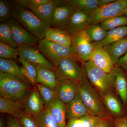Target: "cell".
Returning a JSON list of instances; mask_svg holds the SVG:
<instances>
[{"instance_id":"obj_43","label":"cell","mask_w":127,"mask_h":127,"mask_svg":"<svg viewBox=\"0 0 127 127\" xmlns=\"http://www.w3.org/2000/svg\"><path fill=\"white\" fill-rule=\"evenodd\" d=\"M116 0H98L99 6L105 5L114 2Z\"/></svg>"},{"instance_id":"obj_6","label":"cell","mask_w":127,"mask_h":127,"mask_svg":"<svg viewBox=\"0 0 127 127\" xmlns=\"http://www.w3.org/2000/svg\"><path fill=\"white\" fill-rule=\"evenodd\" d=\"M127 7V0H116L105 5L99 6L89 15V25L99 24L103 21L123 15Z\"/></svg>"},{"instance_id":"obj_19","label":"cell","mask_w":127,"mask_h":127,"mask_svg":"<svg viewBox=\"0 0 127 127\" xmlns=\"http://www.w3.org/2000/svg\"><path fill=\"white\" fill-rule=\"evenodd\" d=\"M23 102L26 113L32 116L39 115L44 109L43 103L36 88H33Z\"/></svg>"},{"instance_id":"obj_32","label":"cell","mask_w":127,"mask_h":127,"mask_svg":"<svg viewBox=\"0 0 127 127\" xmlns=\"http://www.w3.org/2000/svg\"><path fill=\"white\" fill-rule=\"evenodd\" d=\"M33 116L39 127H57L47 107L39 115Z\"/></svg>"},{"instance_id":"obj_45","label":"cell","mask_w":127,"mask_h":127,"mask_svg":"<svg viewBox=\"0 0 127 127\" xmlns=\"http://www.w3.org/2000/svg\"><path fill=\"white\" fill-rule=\"evenodd\" d=\"M124 15H125L127 16V7L125 9V11H124V12L123 13Z\"/></svg>"},{"instance_id":"obj_20","label":"cell","mask_w":127,"mask_h":127,"mask_svg":"<svg viewBox=\"0 0 127 127\" xmlns=\"http://www.w3.org/2000/svg\"><path fill=\"white\" fill-rule=\"evenodd\" d=\"M36 66L37 71L36 83L43 84L55 91L60 81L55 70L40 65Z\"/></svg>"},{"instance_id":"obj_26","label":"cell","mask_w":127,"mask_h":127,"mask_svg":"<svg viewBox=\"0 0 127 127\" xmlns=\"http://www.w3.org/2000/svg\"><path fill=\"white\" fill-rule=\"evenodd\" d=\"M102 118L89 115L79 118L68 119L67 127H95Z\"/></svg>"},{"instance_id":"obj_31","label":"cell","mask_w":127,"mask_h":127,"mask_svg":"<svg viewBox=\"0 0 127 127\" xmlns=\"http://www.w3.org/2000/svg\"><path fill=\"white\" fill-rule=\"evenodd\" d=\"M35 86L42 101L44 108L46 107L56 97L55 91L40 83H36Z\"/></svg>"},{"instance_id":"obj_29","label":"cell","mask_w":127,"mask_h":127,"mask_svg":"<svg viewBox=\"0 0 127 127\" xmlns=\"http://www.w3.org/2000/svg\"><path fill=\"white\" fill-rule=\"evenodd\" d=\"M0 72L16 76L28 81L22 72L21 67L12 59L0 58Z\"/></svg>"},{"instance_id":"obj_34","label":"cell","mask_w":127,"mask_h":127,"mask_svg":"<svg viewBox=\"0 0 127 127\" xmlns=\"http://www.w3.org/2000/svg\"><path fill=\"white\" fill-rule=\"evenodd\" d=\"M99 24L107 31L117 27L127 26V16L123 15L116 17L103 21Z\"/></svg>"},{"instance_id":"obj_16","label":"cell","mask_w":127,"mask_h":127,"mask_svg":"<svg viewBox=\"0 0 127 127\" xmlns=\"http://www.w3.org/2000/svg\"><path fill=\"white\" fill-rule=\"evenodd\" d=\"M89 14L75 10L65 30L70 36L83 31L89 26Z\"/></svg>"},{"instance_id":"obj_15","label":"cell","mask_w":127,"mask_h":127,"mask_svg":"<svg viewBox=\"0 0 127 127\" xmlns=\"http://www.w3.org/2000/svg\"><path fill=\"white\" fill-rule=\"evenodd\" d=\"M65 0H50L32 10L47 28L50 27L56 7Z\"/></svg>"},{"instance_id":"obj_44","label":"cell","mask_w":127,"mask_h":127,"mask_svg":"<svg viewBox=\"0 0 127 127\" xmlns=\"http://www.w3.org/2000/svg\"><path fill=\"white\" fill-rule=\"evenodd\" d=\"M0 127H7V123H6L4 119L2 117L0 118Z\"/></svg>"},{"instance_id":"obj_14","label":"cell","mask_w":127,"mask_h":127,"mask_svg":"<svg viewBox=\"0 0 127 127\" xmlns=\"http://www.w3.org/2000/svg\"><path fill=\"white\" fill-rule=\"evenodd\" d=\"M94 45L95 48L90 57V61L98 68L109 73L115 66L111 56L102 46Z\"/></svg>"},{"instance_id":"obj_24","label":"cell","mask_w":127,"mask_h":127,"mask_svg":"<svg viewBox=\"0 0 127 127\" xmlns=\"http://www.w3.org/2000/svg\"><path fill=\"white\" fill-rule=\"evenodd\" d=\"M109 53L114 65L127 52V36L114 43L103 47Z\"/></svg>"},{"instance_id":"obj_9","label":"cell","mask_w":127,"mask_h":127,"mask_svg":"<svg viewBox=\"0 0 127 127\" xmlns=\"http://www.w3.org/2000/svg\"><path fill=\"white\" fill-rule=\"evenodd\" d=\"M5 22L9 26L13 39L18 47L26 46H37L39 39L32 35L13 17Z\"/></svg>"},{"instance_id":"obj_1","label":"cell","mask_w":127,"mask_h":127,"mask_svg":"<svg viewBox=\"0 0 127 127\" xmlns=\"http://www.w3.org/2000/svg\"><path fill=\"white\" fill-rule=\"evenodd\" d=\"M78 93L91 115L101 118L113 119L107 110L101 95L92 86L85 73L79 82Z\"/></svg>"},{"instance_id":"obj_41","label":"cell","mask_w":127,"mask_h":127,"mask_svg":"<svg viewBox=\"0 0 127 127\" xmlns=\"http://www.w3.org/2000/svg\"><path fill=\"white\" fill-rule=\"evenodd\" d=\"M7 127H22L18 119L11 116L7 120Z\"/></svg>"},{"instance_id":"obj_7","label":"cell","mask_w":127,"mask_h":127,"mask_svg":"<svg viewBox=\"0 0 127 127\" xmlns=\"http://www.w3.org/2000/svg\"><path fill=\"white\" fill-rule=\"evenodd\" d=\"M78 59L75 58H67L62 60L56 68L55 72L59 80L67 79L80 82L84 73L82 66L77 63Z\"/></svg>"},{"instance_id":"obj_27","label":"cell","mask_w":127,"mask_h":127,"mask_svg":"<svg viewBox=\"0 0 127 127\" xmlns=\"http://www.w3.org/2000/svg\"><path fill=\"white\" fill-rule=\"evenodd\" d=\"M66 1L75 10L89 15L99 6L98 0H66Z\"/></svg>"},{"instance_id":"obj_33","label":"cell","mask_w":127,"mask_h":127,"mask_svg":"<svg viewBox=\"0 0 127 127\" xmlns=\"http://www.w3.org/2000/svg\"><path fill=\"white\" fill-rule=\"evenodd\" d=\"M0 42L7 44L14 48H18L13 39L9 26L5 22L0 23Z\"/></svg>"},{"instance_id":"obj_22","label":"cell","mask_w":127,"mask_h":127,"mask_svg":"<svg viewBox=\"0 0 127 127\" xmlns=\"http://www.w3.org/2000/svg\"><path fill=\"white\" fill-rule=\"evenodd\" d=\"M57 127H67L65 105L57 97L47 107Z\"/></svg>"},{"instance_id":"obj_39","label":"cell","mask_w":127,"mask_h":127,"mask_svg":"<svg viewBox=\"0 0 127 127\" xmlns=\"http://www.w3.org/2000/svg\"><path fill=\"white\" fill-rule=\"evenodd\" d=\"M95 127H115L114 119L102 118Z\"/></svg>"},{"instance_id":"obj_2","label":"cell","mask_w":127,"mask_h":127,"mask_svg":"<svg viewBox=\"0 0 127 127\" xmlns=\"http://www.w3.org/2000/svg\"><path fill=\"white\" fill-rule=\"evenodd\" d=\"M29 82L14 75L0 72V96L23 101L32 91Z\"/></svg>"},{"instance_id":"obj_42","label":"cell","mask_w":127,"mask_h":127,"mask_svg":"<svg viewBox=\"0 0 127 127\" xmlns=\"http://www.w3.org/2000/svg\"><path fill=\"white\" fill-rule=\"evenodd\" d=\"M127 73V52L119 60L117 65Z\"/></svg>"},{"instance_id":"obj_38","label":"cell","mask_w":127,"mask_h":127,"mask_svg":"<svg viewBox=\"0 0 127 127\" xmlns=\"http://www.w3.org/2000/svg\"><path fill=\"white\" fill-rule=\"evenodd\" d=\"M18 120L22 127H39L34 116L25 113Z\"/></svg>"},{"instance_id":"obj_25","label":"cell","mask_w":127,"mask_h":127,"mask_svg":"<svg viewBox=\"0 0 127 127\" xmlns=\"http://www.w3.org/2000/svg\"><path fill=\"white\" fill-rule=\"evenodd\" d=\"M127 36V26L120 27L108 31L106 36L100 42L93 43L95 45L104 46L116 42Z\"/></svg>"},{"instance_id":"obj_3","label":"cell","mask_w":127,"mask_h":127,"mask_svg":"<svg viewBox=\"0 0 127 127\" xmlns=\"http://www.w3.org/2000/svg\"><path fill=\"white\" fill-rule=\"evenodd\" d=\"M12 17L39 40L45 38L48 28L31 10L14 4Z\"/></svg>"},{"instance_id":"obj_30","label":"cell","mask_w":127,"mask_h":127,"mask_svg":"<svg viewBox=\"0 0 127 127\" xmlns=\"http://www.w3.org/2000/svg\"><path fill=\"white\" fill-rule=\"evenodd\" d=\"M18 60L22 64L21 68L22 72L29 83L36 88L37 77V71L35 65L32 64L23 58L19 57Z\"/></svg>"},{"instance_id":"obj_35","label":"cell","mask_w":127,"mask_h":127,"mask_svg":"<svg viewBox=\"0 0 127 127\" xmlns=\"http://www.w3.org/2000/svg\"><path fill=\"white\" fill-rule=\"evenodd\" d=\"M14 4L12 1L0 0V21L5 22L12 17Z\"/></svg>"},{"instance_id":"obj_5","label":"cell","mask_w":127,"mask_h":127,"mask_svg":"<svg viewBox=\"0 0 127 127\" xmlns=\"http://www.w3.org/2000/svg\"><path fill=\"white\" fill-rule=\"evenodd\" d=\"M37 48L56 68L62 60L75 58L79 60L74 48L66 46L46 40H39Z\"/></svg>"},{"instance_id":"obj_37","label":"cell","mask_w":127,"mask_h":127,"mask_svg":"<svg viewBox=\"0 0 127 127\" xmlns=\"http://www.w3.org/2000/svg\"><path fill=\"white\" fill-rule=\"evenodd\" d=\"M50 0H12L15 4L23 6L32 10L41 5L45 4Z\"/></svg>"},{"instance_id":"obj_4","label":"cell","mask_w":127,"mask_h":127,"mask_svg":"<svg viewBox=\"0 0 127 127\" xmlns=\"http://www.w3.org/2000/svg\"><path fill=\"white\" fill-rule=\"evenodd\" d=\"M82 67L91 84L101 96L114 92L110 73H107L94 65L92 61L82 62Z\"/></svg>"},{"instance_id":"obj_8","label":"cell","mask_w":127,"mask_h":127,"mask_svg":"<svg viewBox=\"0 0 127 127\" xmlns=\"http://www.w3.org/2000/svg\"><path fill=\"white\" fill-rule=\"evenodd\" d=\"M71 43L80 61L82 62L90 60L95 46L90 41L84 31L72 36Z\"/></svg>"},{"instance_id":"obj_17","label":"cell","mask_w":127,"mask_h":127,"mask_svg":"<svg viewBox=\"0 0 127 127\" xmlns=\"http://www.w3.org/2000/svg\"><path fill=\"white\" fill-rule=\"evenodd\" d=\"M0 112L9 114L19 119L26 113L23 101L0 97Z\"/></svg>"},{"instance_id":"obj_18","label":"cell","mask_w":127,"mask_h":127,"mask_svg":"<svg viewBox=\"0 0 127 127\" xmlns=\"http://www.w3.org/2000/svg\"><path fill=\"white\" fill-rule=\"evenodd\" d=\"M101 97L107 110L113 118H117L124 116V104L115 92L109 93Z\"/></svg>"},{"instance_id":"obj_23","label":"cell","mask_w":127,"mask_h":127,"mask_svg":"<svg viewBox=\"0 0 127 127\" xmlns=\"http://www.w3.org/2000/svg\"><path fill=\"white\" fill-rule=\"evenodd\" d=\"M45 38L47 40L60 45L72 46L71 36L65 30L49 28L45 34Z\"/></svg>"},{"instance_id":"obj_36","label":"cell","mask_w":127,"mask_h":127,"mask_svg":"<svg viewBox=\"0 0 127 127\" xmlns=\"http://www.w3.org/2000/svg\"><path fill=\"white\" fill-rule=\"evenodd\" d=\"M19 56L18 48L0 42V58L5 59H16Z\"/></svg>"},{"instance_id":"obj_21","label":"cell","mask_w":127,"mask_h":127,"mask_svg":"<svg viewBox=\"0 0 127 127\" xmlns=\"http://www.w3.org/2000/svg\"><path fill=\"white\" fill-rule=\"evenodd\" d=\"M65 106L66 117L67 119L79 118L91 115L82 101L78 93L76 97L70 102L66 104Z\"/></svg>"},{"instance_id":"obj_12","label":"cell","mask_w":127,"mask_h":127,"mask_svg":"<svg viewBox=\"0 0 127 127\" xmlns=\"http://www.w3.org/2000/svg\"><path fill=\"white\" fill-rule=\"evenodd\" d=\"M19 57L23 58L35 65H40L55 70L54 65L35 46H23L18 48Z\"/></svg>"},{"instance_id":"obj_40","label":"cell","mask_w":127,"mask_h":127,"mask_svg":"<svg viewBox=\"0 0 127 127\" xmlns=\"http://www.w3.org/2000/svg\"><path fill=\"white\" fill-rule=\"evenodd\" d=\"M115 127H127V116L114 119Z\"/></svg>"},{"instance_id":"obj_28","label":"cell","mask_w":127,"mask_h":127,"mask_svg":"<svg viewBox=\"0 0 127 127\" xmlns=\"http://www.w3.org/2000/svg\"><path fill=\"white\" fill-rule=\"evenodd\" d=\"M84 31L92 43H97L102 41L106 36L108 32L100 24L89 25Z\"/></svg>"},{"instance_id":"obj_13","label":"cell","mask_w":127,"mask_h":127,"mask_svg":"<svg viewBox=\"0 0 127 127\" xmlns=\"http://www.w3.org/2000/svg\"><path fill=\"white\" fill-rule=\"evenodd\" d=\"M75 10V8L65 0L56 7L50 27L65 30Z\"/></svg>"},{"instance_id":"obj_11","label":"cell","mask_w":127,"mask_h":127,"mask_svg":"<svg viewBox=\"0 0 127 127\" xmlns=\"http://www.w3.org/2000/svg\"><path fill=\"white\" fill-rule=\"evenodd\" d=\"M79 82L67 79L60 80L55 90L57 97L65 105L68 104L78 93Z\"/></svg>"},{"instance_id":"obj_10","label":"cell","mask_w":127,"mask_h":127,"mask_svg":"<svg viewBox=\"0 0 127 127\" xmlns=\"http://www.w3.org/2000/svg\"><path fill=\"white\" fill-rule=\"evenodd\" d=\"M114 92L119 97L124 105L127 106V73L117 65L111 72Z\"/></svg>"}]
</instances>
